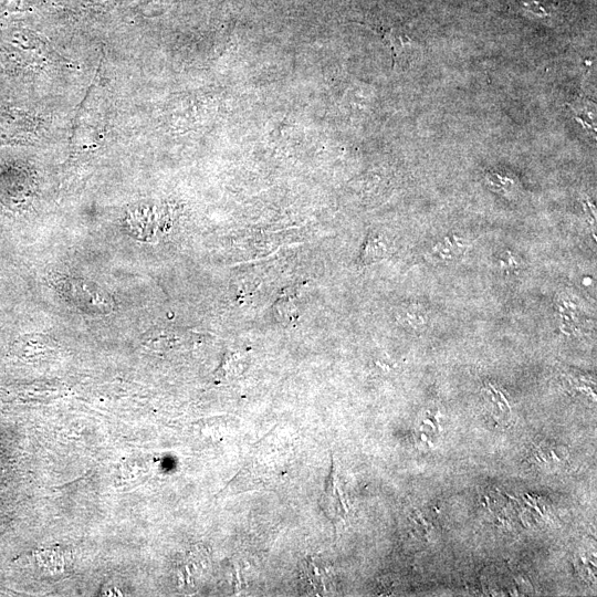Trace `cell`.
Wrapping results in <instances>:
<instances>
[{"label": "cell", "instance_id": "1", "mask_svg": "<svg viewBox=\"0 0 597 597\" xmlns=\"http://www.w3.org/2000/svg\"><path fill=\"white\" fill-rule=\"evenodd\" d=\"M295 463L293 443L275 428L253 444L241 469L221 493L274 490L290 478Z\"/></svg>", "mask_w": 597, "mask_h": 597}, {"label": "cell", "instance_id": "2", "mask_svg": "<svg viewBox=\"0 0 597 597\" xmlns=\"http://www.w3.org/2000/svg\"><path fill=\"white\" fill-rule=\"evenodd\" d=\"M320 506L326 517L337 526L348 513V505L339 483L337 468L334 459L328 476L324 483V490L320 499Z\"/></svg>", "mask_w": 597, "mask_h": 597}, {"label": "cell", "instance_id": "3", "mask_svg": "<svg viewBox=\"0 0 597 597\" xmlns=\"http://www.w3.org/2000/svg\"><path fill=\"white\" fill-rule=\"evenodd\" d=\"M300 588L305 595L324 596L332 591V574L327 566L307 557L298 567Z\"/></svg>", "mask_w": 597, "mask_h": 597}, {"label": "cell", "instance_id": "4", "mask_svg": "<svg viewBox=\"0 0 597 597\" xmlns=\"http://www.w3.org/2000/svg\"><path fill=\"white\" fill-rule=\"evenodd\" d=\"M469 248V241L459 234H450L433 244L427 253L430 261L450 263L460 259Z\"/></svg>", "mask_w": 597, "mask_h": 597}, {"label": "cell", "instance_id": "5", "mask_svg": "<svg viewBox=\"0 0 597 597\" xmlns=\"http://www.w3.org/2000/svg\"><path fill=\"white\" fill-rule=\"evenodd\" d=\"M190 343V334L178 329H154L145 335L144 344L156 350H171Z\"/></svg>", "mask_w": 597, "mask_h": 597}, {"label": "cell", "instance_id": "6", "mask_svg": "<svg viewBox=\"0 0 597 597\" xmlns=\"http://www.w3.org/2000/svg\"><path fill=\"white\" fill-rule=\"evenodd\" d=\"M69 289L72 295L76 297L78 303L86 306H93L101 312L109 311V297L94 284L85 281L74 280L70 283Z\"/></svg>", "mask_w": 597, "mask_h": 597}, {"label": "cell", "instance_id": "7", "mask_svg": "<svg viewBox=\"0 0 597 597\" xmlns=\"http://www.w3.org/2000/svg\"><path fill=\"white\" fill-rule=\"evenodd\" d=\"M395 315L401 326L413 331L425 328L429 320L427 308L419 303H406L397 308Z\"/></svg>", "mask_w": 597, "mask_h": 597}, {"label": "cell", "instance_id": "8", "mask_svg": "<svg viewBox=\"0 0 597 597\" xmlns=\"http://www.w3.org/2000/svg\"><path fill=\"white\" fill-rule=\"evenodd\" d=\"M389 247L381 234H369L360 251L359 262L370 264L387 256Z\"/></svg>", "mask_w": 597, "mask_h": 597}, {"label": "cell", "instance_id": "9", "mask_svg": "<svg viewBox=\"0 0 597 597\" xmlns=\"http://www.w3.org/2000/svg\"><path fill=\"white\" fill-rule=\"evenodd\" d=\"M556 311L563 326H576L575 324H577L580 313L579 306L573 297H569L567 295L558 297Z\"/></svg>", "mask_w": 597, "mask_h": 597}, {"label": "cell", "instance_id": "10", "mask_svg": "<svg viewBox=\"0 0 597 597\" xmlns=\"http://www.w3.org/2000/svg\"><path fill=\"white\" fill-rule=\"evenodd\" d=\"M40 567L51 575H56L65 569V557L56 549L40 552L38 555Z\"/></svg>", "mask_w": 597, "mask_h": 597}, {"label": "cell", "instance_id": "11", "mask_svg": "<svg viewBox=\"0 0 597 597\" xmlns=\"http://www.w3.org/2000/svg\"><path fill=\"white\" fill-rule=\"evenodd\" d=\"M383 41L391 52L392 66H395L398 55L410 44L411 40L401 31L389 29L381 34Z\"/></svg>", "mask_w": 597, "mask_h": 597}, {"label": "cell", "instance_id": "12", "mask_svg": "<svg viewBox=\"0 0 597 597\" xmlns=\"http://www.w3.org/2000/svg\"><path fill=\"white\" fill-rule=\"evenodd\" d=\"M243 364L244 357L240 353H227L217 370L218 379H228L231 376H238L243 368Z\"/></svg>", "mask_w": 597, "mask_h": 597}, {"label": "cell", "instance_id": "13", "mask_svg": "<svg viewBox=\"0 0 597 597\" xmlns=\"http://www.w3.org/2000/svg\"><path fill=\"white\" fill-rule=\"evenodd\" d=\"M274 315L280 323L292 324L298 318V307L291 297H282L274 304Z\"/></svg>", "mask_w": 597, "mask_h": 597}, {"label": "cell", "instance_id": "14", "mask_svg": "<svg viewBox=\"0 0 597 597\" xmlns=\"http://www.w3.org/2000/svg\"><path fill=\"white\" fill-rule=\"evenodd\" d=\"M485 181L494 191L506 195L514 190L515 180L506 175L490 170L484 175Z\"/></svg>", "mask_w": 597, "mask_h": 597}, {"label": "cell", "instance_id": "15", "mask_svg": "<svg viewBox=\"0 0 597 597\" xmlns=\"http://www.w3.org/2000/svg\"><path fill=\"white\" fill-rule=\"evenodd\" d=\"M500 264L505 270H515L520 265V263L517 262L515 255L510 251H505L502 254V256L500 259Z\"/></svg>", "mask_w": 597, "mask_h": 597}]
</instances>
